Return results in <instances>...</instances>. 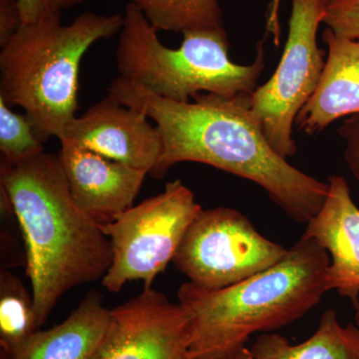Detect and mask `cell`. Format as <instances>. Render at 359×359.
<instances>
[{
  "label": "cell",
  "mask_w": 359,
  "mask_h": 359,
  "mask_svg": "<svg viewBox=\"0 0 359 359\" xmlns=\"http://www.w3.org/2000/svg\"><path fill=\"white\" fill-rule=\"evenodd\" d=\"M108 93L155 122L162 155L151 176L162 179L179 163L195 162L249 180L290 219L306 224L325 203L328 185L290 165L271 148L252 113V94L201 93L189 102L149 93L119 76Z\"/></svg>",
  "instance_id": "1"
},
{
  "label": "cell",
  "mask_w": 359,
  "mask_h": 359,
  "mask_svg": "<svg viewBox=\"0 0 359 359\" xmlns=\"http://www.w3.org/2000/svg\"><path fill=\"white\" fill-rule=\"evenodd\" d=\"M0 189L25 238L26 275L41 327L65 292L102 280L112 245L73 198L57 155L43 151L14 164L1 159Z\"/></svg>",
  "instance_id": "2"
},
{
  "label": "cell",
  "mask_w": 359,
  "mask_h": 359,
  "mask_svg": "<svg viewBox=\"0 0 359 359\" xmlns=\"http://www.w3.org/2000/svg\"><path fill=\"white\" fill-rule=\"evenodd\" d=\"M330 256L302 237L282 261L230 287H179V304L190 320L192 359H224L245 346L257 332H271L302 318L327 292Z\"/></svg>",
  "instance_id": "3"
},
{
  "label": "cell",
  "mask_w": 359,
  "mask_h": 359,
  "mask_svg": "<svg viewBox=\"0 0 359 359\" xmlns=\"http://www.w3.org/2000/svg\"><path fill=\"white\" fill-rule=\"evenodd\" d=\"M123 14L86 11L70 25L61 18L23 23L0 51V99L25 110L40 140L60 139L78 109L82 58L95 42L121 32Z\"/></svg>",
  "instance_id": "4"
},
{
  "label": "cell",
  "mask_w": 359,
  "mask_h": 359,
  "mask_svg": "<svg viewBox=\"0 0 359 359\" xmlns=\"http://www.w3.org/2000/svg\"><path fill=\"white\" fill-rule=\"evenodd\" d=\"M116 49L119 77L149 93L178 102H189L201 93L224 97L252 94L264 69V40L250 65L233 62L224 28L183 33L177 49L161 42L154 26L130 2Z\"/></svg>",
  "instance_id": "5"
},
{
  "label": "cell",
  "mask_w": 359,
  "mask_h": 359,
  "mask_svg": "<svg viewBox=\"0 0 359 359\" xmlns=\"http://www.w3.org/2000/svg\"><path fill=\"white\" fill-rule=\"evenodd\" d=\"M201 211L192 191L175 180L159 195L133 205L112 223L100 224L113 255L103 287L119 292L127 283L143 280L144 289L152 287L155 278L173 262Z\"/></svg>",
  "instance_id": "6"
},
{
  "label": "cell",
  "mask_w": 359,
  "mask_h": 359,
  "mask_svg": "<svg viewBox=\"0 0 359 359\" xmlns=\"http://www.w3.org/2000/svg\"><path fill=\"white\" fill-rule=\"evenodd\" d=\"M327 4L292 0L289 36L280 63L266 83L252 93V113L271 148L287 159L297 153L292 129L297 115L313 95L325 68L318 45V26Z\"/></svg>",
  "instance_id": "7"
},
{
  "label": "cell",
  "mask_w": 359,
  "mask_h": 359,
  "mask_svg": "<svg viewBox=\"0 0 359 359\" xmlns=\"http://www.w3.org/2000/svg\"><path fill=\"white\" fill-rule=\"evenodd\" d=\"M289 249L264 237L231 208L202 209L187 230L173 263L205 290L230 287L271 268Z\"/></svg>",
  "instance_id": "8"
},
{
  "label": "cell",
  "mask_w": 359,
  "mask_h": 359,
  "mask_svg": "<svg viewBox=\"0 0 359 359\" xmlns=\"http://www.w3.org/2000/svg\"><path fill=\"white\" fill-rule=\"evenodd\" d=\"M92 359H192L190 320L179 302L152 287L111 309Z\"/></svg>",
  "instance_id": "9"
},
{
  "label": "cell",
  "mask_w": 359,
  "mask_h": 359,
  "mask_svg": "<svg viewBox=\"0 0 359 359\" xmlns=\"http://www.w3.org/2000/svg\"><path fill=\"white\" fill-rule=\"evenodd\" d=\"M141 111L108 93L75 118L59 140H68L116 162L151 174L159 162L163 142L157 127Z\"/></svg>",
  "instance_id": "10"
},
{
  "label": "cell",
  "mask_w": 359,
  "mask_h": 359,
  "mask_svg": "<svg viewBox=\"0 0 359 359\" xmlns=\"http://www.w3.org/2000/svg\"><path fill=\"white\" fill-rule=\"evenodd\" d=\"M59 142L58 159L70 192L91 218L99 224L112 223L133 207L148 173L65 139Z\"/></svg>",
  "instance_id": "11"
},
{
  "label": "cell",
  "mask_w": 359,
  "mask_h": 359,
  "mask_svg": "<svg viewBox=\"0 0 359 359\" xmlns=\"http://www.w3.org/2000/svg\"><path fill=\"white\" fill-rule=\"evenodd\" d=\"M327 195L320 211L306 223L304 237L311 238L330 256L327 290L359 302V208L342 176L327 178Z\"/></svg>",
  "instance_id": "12"
},
{
  "label": "cell",
  "mask_w": 359,
  "mask_h": 359,
  "mask_svg": "<svg viewBox=\"0 0 359 359\" xmlns=\"http://www.w3.org/2000/svg\"><path fill=\"white\" fill-rule=\"evenodd\" d=\"M323 39L327 58L320 83L295 120L299 130L311 135L359 114V39L337 36L330 28Z\"/></svg>",
  "instance_id": "13"
},
{
  "label": "cell",
  "mask_w": 359,
  "mask_h": 359,
  "mask_svg": "<svg viewBox=\"0 0 359 359\" xmlns=\"http://www.w3.org/2000/svg\"><path fill=\"white\" fill-rule=\"evenodd\" d=\"M102 294L88 292L60 325L39 330L11 359H92L109 327Z\"/></svg>",
  "instance_id": "14"
},
{
  "label": "cell",
  "mask_w": 359,
  "mask_h": 359,
  "mask_svg": "<svg viewBox=\"0 0 359 359\" xmlns=\"http://www.w3.org/2000/svg\"><path fill=\"white\" fill-rule=\"evenodd\" d=\"M250 351L257 359H358L334 309L323 314L318 330L306 341L294 346L283 335L264 334Z\"/></svg>",
  "instance_id": "15"
},
{
  "label": "cell",
  "mask_w": 359,
  "mask_h": 359,
  "mask_svg": "<svg viewBox=\"0 0 359 359\" xmlns=\"http://www.w3.org/2000/svg\"><path fill=\"white\" fill-rule=\"evenodd\" d=\"M40 327L37 325L33 295L20 278L8 271L0 273V346L15 355Z\"/></svg>",
  "instance_id": "16"
},
{
  "label": "cell",
  "mask_w": 359,
  "mask_h": 359,
  "mask_svg": "<svg viewBox=\"0 0 359 359\" xmlns=\"http://www.w3.org/2000/svg\"><path fill=\"white\" fill-rule=\"evenodd\" d=\"M156 29L176 33L223 29L219 0H131Z\"/></svg>",
  "instance_id": "17"
},
{
  "label": "cell",
  "mask_w": 359,
  "mask_h": 359,
  "mask_svg": "<svg viewBox=\"0 0 359 359\" xmlns=\"http://www.w3.org/2000/svg\"><path fill=\"white\" fill-rule=\"evenodd\" d=\"M1 159L20 163L43 152V142L35 134L25 114H18L0 99Z\"/></svg>",
  "instance_id": "18"
},
{
  "label": "cell",
  "mask_w": 359,
  "mask_h": 359,
  "mask_svg": "<svg viewBox=\"0 0 359 359\" xmlns=\"http://www.w3.org/2000/svg\"><path fill=\"white\" fill-rule=\"evenodd\" d=\"M323 23L337 36L359 39V0H330Z\"/></svg>",
  "instance_id": "19"
},
{
  "label": "cell",
  "mask_w": 359,
  "mask_h": 359,
  "mask_svg": "<svg viewBox=\"0 0 359 359\" xmlns=\"http://www.w3.org/2000/svg\"><path fill=\"white\" fill-rule=\"evenodd\" d=\"M337 132L346 144L344 161L347 168L359 183V114L344 120Z\"/></svg>",
  "instance_id": "20"
},
{
  "label": "cell",
  "mask_w": 359,
  "mask_h": 359,
  "mask_svg": "<svg viewBox=\"0 0 359 359\" xmlns=\"http://www.w3.org/2000/svg\"><path fill=\"white\" fill-rule=\"evenodd\" d=\"M23 23H36L62 16L60 0H18Z\"/></svg>",
  "instance_id": "21"
},
{
  "label": "cell",
  "mask_w": 359,
  "mask_h": 359,
  "mask_svg": "<svg viewBox=\"0 0 359 359\" xmlns=\"http://www.w3.org/2000/svg\"><path fill=\"white\" fill-rule=\"evenodd\" d=\"M22 25L18 0H0V46L13 39Z\"/></svg>",
  "instance_id": "22"
},
{
  "label": "cell",
  "mask_w": 359,
  "mask_h": 359,
  "mask_svg": "<svg viewBox=\"0 0 359 359\" xmlns=\"http://www.w3.org/2000/svg\"><path fill=\"white\" fill-rule=\"evenodd\" d=\"M354 323H349L344 327V335L349 346L359 359V302L354 304Z\"/></svg>",
  "instance_id": "23"
},
{
  "label": "cell",
  "mask_w": 359,
  "mask_h": 359,
  "mask_svg": "<svg viewBox=\"0 0 359 359\" xmlns=\"http://www.w3.org/2000/svg\"><path fill=\"white\" fill-rule=\"evenodd\" d=\"M224 359H257L254 354L250 351V348L247 346L243 347L240 351H236L235 353L231 354L230 356Z\"/></svg>",
  "instance_id": "24"
},
{
  "label": "cell",
  "mask_w": 359,
  "mask_h": 359,
  "mask_svg": "<svg viewBox=\"0 0 359 359\" xmlns=\"http://www.w3.org/2000/svg\"><path fill=\"white\" fill-rule=\"evenodd\" d=\"M278 8H280V0H271L269 13V16L271 18V20H278Z\"/></svg>",
  "instance_id": "25"
},
{
  "label": "cell",
  "mask_w": 359,
  "mask_h": 359,
  "mask_svg": "<svg viewBox=\"0 0 359 359\" xmlns=\"http://www.w3.org/2000/svg\"><path fill=\"white\" fill-rule=\"evenodd\" d=\"M83 1L84 0H60V4L62 9H68L77 6L78 4H82Z\"/></svg>",
  "instance_id": "26"
},
{
  "label": "cell",
  "mask_w": 359,
  "mask_h": 359,
  "mask_svg": "<svg viewBox=\"0 0 359 359\" xmlns=\"http://www.w3.org/2000/svg\"><path fill=\"white\" fill-rule=\"evenodd\" d=\"M0 359H11V356L8 355V354L4 353V351H1V353H0Z\"/></svg>",
  "instance_id": "27"
},
{
  "label": "cell",
  "mask_w": 359,
  "mask_h": 359,
  "mask_svg": "<svg viewBox=\"0 0 359 359\" xmlns=\"http://www.w3.org/2000/svg\"><path fill=\"white\" fill-rule=\"evenodd\" d=\"M323 1H325V4H327V2H330V0H323Z\"/></svg>",
  "instance_id": "28"
}]
</instances>
